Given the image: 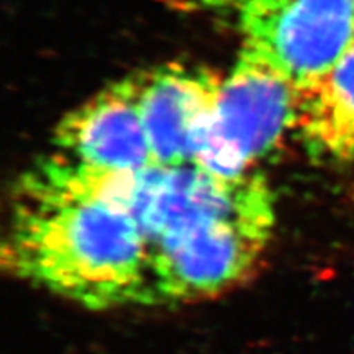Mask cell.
<instances>
[{
  "label": "cell",
  "mask_w": 354,
  "mask_h": 354,
  "mask_svg": "<svg viewBox=\"0 0 354 354\" xmlns=\"http://www.w3.org/2000/svg\"><path fill=\"white\" fill-rule=\"evenodd\" d=\"M2 268L87 310L148 305L149 243L138 221L79 183L51 154L13 189Z\"/></svg>",
  "instance_id": "obj_1"
},
{
  "label": "cell",
  "mask_w": 354,
  "mask_h": 354,
  "mask_svg": "<svg viewBox=\"0 0 354 354\" xmlns=\"http://www.w3.org/2000/svg\"><path fill=\"white\" fill-rule=\"evenodd\" d=\"M276 225L271 187L230 214L159 243L149 253L148 305L215 299L253 276Z\"/></svg>",
  "instance_id": "obj_2"
},
{
  "label": "cell",
  "mask_w": 354,
  "mask_h": 354,
  "mask_svg": "<svg viewBox=\"0 0 354 354\" xmlns=\"http://www.w3.org/2000/svg\"><path fill=\"white\" fill-rule=\"evenodd\" d=\"M297 87L276 66L241 48L223 77L194 165L210 174L236 179L295 128Z\"/></svg>",
  "instance_id": "obj_3"
},
{
  "label": "cell",
  "mask_w": 354,
  "mask_h": 354,
  "mask_svg": "<svg viewBox=\"0 0 354 354\" xmlns=\"http://www.w3.org/2000/svg\"><path fill=\"white\" fill-rule=\"evenodd\" d=\"M243 48L295 87L322 76L354 41V0H232Z\"/></svg>",
  "instance_id": "obj_4"
},
{
  "label": "cell",
  "mask_w": 354,
  "mask_h": 354,
  "mask_svg": "<svg viewBox=\"0 0 354 354\" xmlns=\"http://www.w3.org/2000/svg\"><path fill=\"white\" fill-rule=\"evenodd\" d=\"M138 77L141 118L154 166L194 165L223 77L205 66L183 63Z\"/></svg>",
  "instance_id": "obj_5"
},
{
  "label": "cell",
  "mask_w": 354,
  "mask_h": 354,
  "mask_svg": "<svg viewBox=\"0 0 354 354\" xmlns=\"http://www.w3.org/2000/svg\"><path fill=\"white\" fill-rule=\"evenodd\" d=\"M56 153L79 165L113 171L154 166L140 110V77L110 84L71 110L55 133Z\"/></svg>",
  "instance_id": "obj_6"
},
{
  "label": "cell",
  "mask_w": 354,
  "mask_h": 354,
  "mask_svg": "<svg viewBox=\"0 0 354 354\" xmlns=\"http://www.w3.org/2000/svg\"><path fill=\"white\" fill-rule=\"evenodd\" d=\"M294 131L317 161H354V41L322 76L297 88Z\"/></svg>",
  "instance_id": "obj_7"
}]
</instances>
